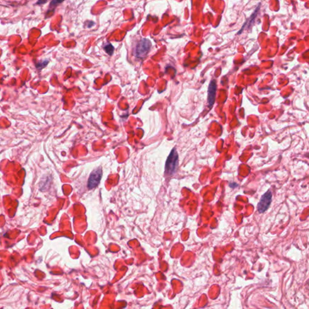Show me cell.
I'll list each match as a JSON object with an SVG mask.
<instances>
[{"label":"cell","mask_w":309,"mask_h":309,"mask_svg":"<svg viewBox=\"0 0 309 309\" xmlns=\"http://www.w3.org/2000/svg\"><path fill=\"white\" fill-rule=\"evenodd\" d=\"M64 0H52V2H50V7H55L56 6H57L58 4L62 3V2Z\"/></svg>","instance_id":"52a82bcc"},{"label":"cell","mask_w":309,"mask_h":309,"mask_svg":"<svg viewBox=\"0 0 309 309\" xmlns=\"http://www.w3.org/2000/svg\"><path fill=\"white\" fill-rule=\"evenodd\" d=\"M216 91H217V85L216 82L215 80H211L210 82L208 89V107L210 109H211L215 102V99H216Z\"/></svg>","instance_id":"5b68a950"},{"label":"cell","mask_w":309,"mask_h":309,"mask_svg":"<svg viewBox=\"0 0 309 309\" xmlns=\"http://www.w3.org/2000/svg\"><path fill=\"white\" fill-rule=\"evenodd\" d=\"M102 169L101 167H98L93 170L89 176L88 182V187L89 189H92L99 185L102 179Z\"/></svg>","instance_id":"277c9868"},{"label":"cell","mask_w":309,"mask_h":309,"mask_svg":"<svg viewBox=\"0 0 309 309\" xmlns=\"http://www.w3.org/2000/svg\"><path fill=\"white\" fill-rule=\"evenodd\" d=\"M48 0H38V2H37V4H39V5H41V4H45L47 2Z\"/></svg>","instance_id":"9c48e42d"},{"label":"cell","mask_w":309,"mask_h":309,"mask_svg":"<svg viewBox=\"0 0 309 309\" xmlns=\"http://www.w3.org/2000/svg\"><path fill=\"white\" fill-rule=\"evenodd\" d=\"M152 44L149 40L143 39L136 45L135 49V55L139 58H145L150 50Z\"/></svg>","instance_id":"7a4b0ae2"},{"label":"cell","mask_w":309,"mask_h":309,"mask_svg":"<svg viewBox=\"0 0 309 309\" xmlns=\"http://www.w3.org/2000/svg\"><path fill=\"white\" fill-rule=\"evenodd\" d=\"M104 50H105V52L110 56H112L113 53H114V47L111 44H109L108 45H106V46H105L104 47Z\"/></svg>","instance_id":"8992f818"},{"label":"cell","mask_w":309,"mask_h":309,"mask_svg":"<svg viewBox=\"0 0 309 309\" xmlns=\"http://www.w3.org/2000/svg\"><path fill=\"white\" fill-rule=\"evenodd\" d=\"M178 154L175 148H173L169 155L165 167V173L167 175H173L178 166Z\"/></svg>","instance_id":"6da1fadb"},{"label":"cell","mask_w":309,"mask_h":309,"mask_svg":"<svg viewBox=\"0 0 309 309\" xmlns=\"http://www.w3.org/2000/svg\"><path fill=\"white\" fill-rule=\"evenodd\" d=\"M49 63V61H44V62H42V63H40V62H39V63H38V64L36 65V66H37V68H38V69H42V68H43L44 67H45V66L47 65V63Z\"/></svg>","instance_id":"ba28073f"},{"label":"cell","mask_w":309,"mask_h":309,"mask_svg":"<svg viewBox=\"0 0 309 309\" xmlns=\"http://www.w3.org/2000/svg\"><path fill=\"white\" fill-rule=\"evenodd\" d=\"M272 193L269 190L262 196L257 206V209L259 213H264L268 209L272 202Z\"/></svg>","instance_id":"3957f363"}]
</instances>
